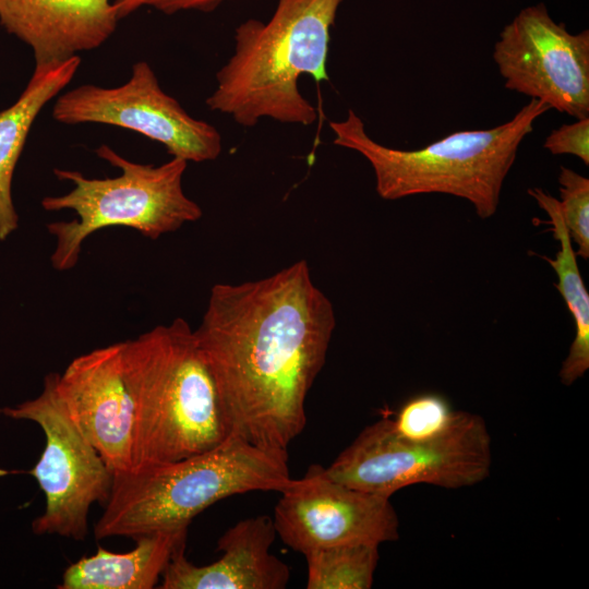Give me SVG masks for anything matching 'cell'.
<instances>
[{
    "mask_svg": "<svg viewBox=\"0 0 589 589\" xmlns=\"http://www.w3.org/2000/svg\"><path fill=\"white\" fill-rule=\"evenodd\" d=\"M492 443L482 417L460 411L456 426L434 442L398 437L389 418L363 429L323 472L351 488L390 497L414 484L461 489L490 476Z\"/></svg>",
    "mask_w": 589,
    "mask_h": 589,
    "instance_id": "52a82bcc",
    "label": "cell"
},
{
    "mask_svg": "<svg viewBox=\"0 0 589 589\" xmlns=\"http://www.w3.org/2000/svg\"><path fill=\"white\" fill-rule=\"evenodd\" d=\"M292 478L287 449L264 448L237 435L173 462L115 474L97 520V540L184 529L214 503L252 491L280 492Z\"/></svg>",
    "mask_w": 589,
    "mask_h": 589,
    "instance_id": "277c9868",
    "label": "cell"
},
{
    "mask_svg": "<svg viewBox=\"0 0 589 589\" xmlns=\"http://www.w3.org/2000/svg\"><path fill=\"white\" fill-rule=\"evenodd\" d=\"M376 544L357 543L305 552L308 589H370L378 562Z\"/></svg>",
    "mask_w": 589,
    "mask_h": 589,
    "instance_id": "ac0fdd59",
    "label": "cell"
},
{
    "mask_svg": "<svg viewBox=\"0 0 589 589\" xmlns=\"http://www.w3.org/2000/svg\"><path fill=\"white\" fill-rule=\"evenodd\" d=\"M552 155H574L589 165V118L554 129L543 143Z\"/></svg>",
    "mask_w": 589,
    "mask_h": 589,
    "instance_id": "44dd1931",
    "label": "cell"
},
{
    "mask_svg": "<svg viewBox=\"0 0 589 589\" xmlns=\"http://www.w3.org/2000/svg\"><path fill=\"white\" fill-rule=\"evenodd\" d=\"M274 508V526L293 551L341 544L380 545L399 538V519L390 497L361 491L327 477L312 465L292 479Z\"/></svg>",
    "mask_w": 589,
    "mask_h": 589,
    "instance_id": "8fae6325",
    "label": "cell"
},
{
    "mask_svg": "<svg viewBox=\"0 0 589 589\" xmlns=\"http://www.w3.org/2000/svg\"><path fill=\"white\" fill-rule=\"evenodd\" d=\"M528 193L549 216L552 232L560 244L553 259L544 256L556 276V289L563 297L575 323V337L558 372L562 384L569 386L589 369V293L578 268L576 253L563 221L558 201L540 188Z\"/></svg>",
    "mask_w": 589,
    "mask_h": 589,
    "instance_id": "e0dca14e",
    "label": "cell"
},
{
    "mask_svg": "<svg viewBox=\"0 0 589 589\" xmlns=\"http://www.w3.org/2000/svg\"><path fill=\"white\" fill-rule=\"evenodd\" d=\"M188 529L159 530L136 537L129 552L115 553L99 546L63 573L60 589H152L172 557L185 545Z\"/></svg>",
    "mask_w": 589,
    "mask_h": 589,
    "instance_id": "9a60e30c",
    "label": "cell"
},
{
    "mask_svg": "<svg viewBox=\"0 0 589 589\" xmlns=\"http://www.w3.org/2000/svg\"><path fill=\"white\" fill-rule=\"evenodd\" d=\"M56 387L69 414L115 474L134 469L133 400L127 384L123 341L74 358Z\"/></svg>",
    "mask_w": 589,
    "mask_h": 589,
    "instance_id": "7c38bea8",
    "label": "cell"
},
{
    "mask_svg": "<svg viewBox=\"0 0 589 589\" xmlns=\"http://www.w3.org/2000/svg\"><path fill=\"white\" fill-rule=\"evenodd\" d=\"M342 0H278L267 22L235 29L233 53L216 73L206 106L243 128L262 118L310 125L317 110L298 87L301 75L328 81L330 29Z\"/></svg>",
    "mask_w": 589,
    "mask_h": 589,
    "instance_id": "3957f363",
    "label": "cell"
},
{
    "mask_svg": "<svg viewBox=\"0 0 589 589\" xmlns=\"http://www.w3.org/2000/svg\"><path fill=\"white\" fill-rule=\"evenodd\" d=\"M334 308L300 260L241 284H216L197 329L232 435L287 449L304 430L305 400L326 360Z\"/></svg>",
    "mask_w": 589,
    "mask_h": 589,
    "instance_id": "6da1fadb",
    "label": "cell"
},
{
    "mask_svg": "<svg viewBox=\"0 0 589 589\" xmlns=\"http://www.w3.org/2000/svg\"><path fill=\"white\" fill-rule=\"evenodd\" d=\"M551 108L530 99L508 121L491 129L465 130L419 149H398L374 141L362 119L349 109L340 121H330L334 144L354 151L371 165L376 193L395 201L419 194H448L467 200L477 215L492 217L500 204L503 183L518 148L534 122Z\"/></svg>",
    "mask_w": 589,
    "mask_h": 589,
    "instance_id": "5b68a950",
    "label": "cell"
},
{
    "mask_svg": "<svg viewBox=\"0 0 589 589\" xmlns=\"http://www.w3.org/2000/svg\"><path fill=\"white\" fill-rule=\"evenodd\" d=\"M558 206L572 242L577 245L576 255L589 259V179L561 167L558 175Z\"/></svg>",
    "mask_w": 589,
    "mask_h": 589,
    "instance_id": "ffe728a7",
    "label": "cell"
},
{
    "mask_svg": "<svg viewBox=\"0 0 589 589\" xmlns=\"http://www.w3.org/2000/svg\"><path fill=\"white\" fill-rule=\"evenodd\" d=\"M52 117L65 124L103 123L135 131L188 163L211 161L221 153L218 130L166 94L146 61L133 64L131 77L118 87L84 84L58 96Z\"/></svg>",
    "mask_w": 589,
    "mask_h": 589,
    "instance_id": "9c48e42d",
    "label": "cell"
},
{
    "mask_svg": "<svg viewBox=\"0 0 589 589\" xmlns=\"http://www.w3.org/2000/svg\"><path fill=\"white\" fill-rule=\"evenodd\" d=\"M120 17L113 0H0V24L33 49L35 65L101 46Z\"/></svg>",
    "mask_w": 589,
    "mask_h": 589,
    "instance_id": "5bb4252c",
    "label": "cell"
},
{
    "mask_svg": "<svg viewBox=\"0 0 589 589\" xmlns=\"http://www.w3.org/2000/svg\"><path fill=\"white\" fill-rule=\"evenodd\" d=\"M277 536L273 517L257 515L240 520L217 541L219 560L197 566L184 554L185 545L170 558L161 589H284L288 566L271 553Z\"/></svg>",
    "mask_w": 589,
    "mask_h": 589,
    "instance_id": "4fadbf2b",
    "label": "cell"
},
{
    "mask_svg": "<svg viewBox=\"0 0 589 589\" xmlns=\"http://www.w3.org/2000/svg\"><path fill=\"white\" fill-rule=\"evenodd\" d=\"M81 59L35 65L26 87L10 107L0 111V241L19 226L12 199V179L31 128L44 108L74 77Z\"/></svg>",
    "mask_w": 589,
    "mask_h": 589,
    "instance_id": "2e32d148",
    "label": "cell"
},
{
    "mask_svg": "<svg viewBox=\"0 0 589 589\" xmlns=\"http://www.w3.org/2000/svg\"><path fill=\"white\" fill-rule=\"evenodd\" d=\"M99 158L121 170L115 178H87L80 171L53 169L59 180L73 184L70 192L45 196V211H73L77 218L47 224L56 245L50 256L58 272L69 271L79 262L83 242L107 227H129L152 240L199 220L200 205L183 192L182 178L188 161L172 157L153 166L133 163L106 144L96 149Z\"/></svg>",
    "mask_w": 589,
    "mask_h": 589,
    "instance_id": "8992f818",
    "label": "cell"
},
{
    "mask_svg": "<svg viewBox=\"0 0 589 589\" xmlns=\"http://www.w3.org/2000/svg\"><path fill=\"white\" fill-rule=\"evenodd\" d=\"M224 0H113L118 15L121 19L133 13L142 7L154 8L165 14H175L180 11L212 12Z\"/></svg>",
    "mask_w": 589,
    "mask_h": 589,
    "instance_id": "7402d4cb",
    "label": "cell"
},
{
    "mask_svg": "<svg viewBox=\"0 0 589 589\" xmlns=\"http://www.w3.org/2000/svg\"><path fill=\"white\" fill-rule=\"evenodd\" d=\"M14 420H28L45 434L36 465L23 471L34 477L45 495V510L32 522L35 534H57L84 541L93 504L107 503L113 473L69 414L56 387V373L45 376L41 393L0 409Z\"/></svg>",
    "mask_w": 589,
    "mask_h": 589,
    "instance_id": "ba28073f",
    "label": "cell"
},
{
    "mask_svg": "<svg viewBox=\"0 0 589 589\" xmlns=\"http://www.w3.org/2000/svg\"><path fill=\"white\" fill-rule=\"evenodd\" d=\"M493 60L507 89L589 118L588 29L572 34L543 3L530 5L502 29Z\"/></svg>",
    "mask_w": 589,
    "mask_h": 589,
    "instance_id": "30bf717a",
    "label": "cell"
},
{
    "mask_svg": "<svg viewBox=\"0 0 589 589\" xmlns=\"http://www.w3.org/2000/svg\"><path fill=\"white\" fill-rule=\"evenodd\" d=\"M461 410L438 393H421L408 398L389 418L393 432L411 442H434L456 426Z\"/></svg>",
    "mask_w": 589,
    "mask_h": 589,
    "instance_id": "d6986e66",
    "label": "cell"
},
{
    "mask_svg": "<svg viewBox=\"0 0 589 589\" xmlns=\"http://www.w3.org/2000/svg\"><path fill=\"white\" fill-rule=\"evenodd\" d=\"M123 361L134 408V469L201 454L232 435L185 320L123 341Z\"/></svg>",
    "mask_w": 589,
    "mask_h": 589,
    "instance_id": "7a4b0ae2",
    "label": "cell"
}]
</instances>
